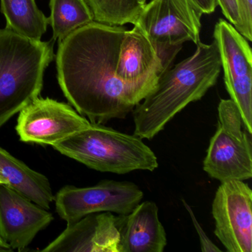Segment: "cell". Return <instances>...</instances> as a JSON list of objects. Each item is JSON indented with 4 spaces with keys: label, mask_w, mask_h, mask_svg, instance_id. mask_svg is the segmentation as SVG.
Listing matches in <instances>:
<instances>
[{
    "label": "cell",
    "mask_w": 252,
    "mask_h": 252,
    "mask_svg": "<svg viewBox=\"0 0 252 252\" xmlns=\"http://www.w3.org/2000/svg\"><path fill=\"white\" fill-rule=\"evenodd\" d=\"M124 26L94 21L60 42L57 78L64 96L92 124L125 119L156 85L129 83L116 74Z\"/></svg>",
    "instance_id": "6da1fadb"
},
{
    "label": "cell",
    "mask_w": 252,
    "mask_h": 252,
    "mask_svg": "<svg viewBox=\"0 0 252 252\" xmlns=\"http://www.w3.org/2000/svg\"><path fill=\"white\" fill-rule=\"evenodd\" d=\"M49 25L53 38L61 42L77 29L94 21L86 0H50Z\"/></svg>",
    "instance_id": "e0dca14e"
},
{
    "label": "cell",
    "mask_w": 252,
    "mask_h": 252,
    "mask_svg": "<svg viewBox=\"0 0 252 252\" xmlns=\"http://www.w3.org/2000/svg\"><path fill=\"white\" fill-rule=\"evenodd\" d=\"M0 184L49 210L55 200L48 178L0 147Z\"/></svg>",
    "instance_id": "9a60e30c"
},
{
    "label": "cell",
    "mask_w": 252,
    "mask_h": 252,
    "mask_svg": "<svg viewBox=\"0 0 252 252\" xmlns=\"http://www.w3.org/2000/svg\"><path fill=\"white\" fill-rule=\"evenodd\" d=\"M6 28L33 40H41L49 25L48 17L39 9L35 0H0Z\"/></svg>",
    "instance_id": "2e32d148"
},
{
    "label": "cell",
    "mask_w": 252,
    "mask_h": 252,
    "mask_svg": "<svg viewBox=\"0 0 252 252\" xmlns=\"http://www.w3.org/2000/svg\"><path fill=\"white\" fill-rule=\"evenodd\" d=\"M12 249L4 241L3 239L0 236V252H12Z\"/></svg>",
    "instance_id": "603a6c76"
},
{
    "label": "cell",
    "mask_w": 252,
    "mask_h": 252,
    "mask_svg": "<svg viewBox=\"0 0 252 252\" xmlns=\"http://www.w3.org/2000/svg\"><path fill=\"white\" fill-rule=\"evenodd\" d=\"M230 99L239 109L243 124L252 134V52L247 39L225 20L214 29Z\"/></svg>",
    "instance_id": "ba28073f"
},
{
    "label": "cell",
    "mask_w": 252,
    "mask_h": 252,
    "mask_svg": "<svg viewBox=\"0 0 252 252\" xmlns=\"http://www.w3.org/2000/svg\"><path fill=\"white\" fill-rule=\"evenodd\" d=\"M143 197L144 192L134 183L104 180L92 187L65 186L54 200L57 213L70 225L90 214L127 215Z\"/></svg>",
    "instance_id": "52a82bcc"
},
{
    "label": "cell",
    "mask_w": 252,
    "mask_h": 252,
    "mask_svg": "<svg viewBox=\"0 0 252 252\" xmlns=\"http://www.w3.org/2000/svg\"><path fill=\"white\" fill-rule=\"evenodd\" d=\"M164 72L161 60L147 36L135 26L126 30L116 63L117 77L129 83L156 85Z\"/></svg>",
    "instance_id": "4fadbf2b"
},
{
    "label": "cell",
    "mask_w": 252,
    "mask_h": 252,
    "mask_svg": "<svg viewBox=\"0 0 252 252\" xmlns=\"http://www.w3.org/2000/svg\"><path fill=\"white\" fill-rule=\"evenodd\" d=\"M52 147L99 172L123 175L135 170L153 172L158 167L157 156L141 138L102 124L91 123Z\"/></svg>",
    "instance_id": "277c9868"
},
{
    "label": "cell",
    "mask_w": 252,
    "mask_h": 252,
    "mask_svg": "<svg viewBox=\"0 0 252 252\" xmlns=\"http://www.w3.org/2000/svg\"><path fill=\"white\" fill-rule=\"evenodd\" d=\"M53 220L48 210L0 184V236L13 251L26 249Z\"/></svg>",
    "instance_id": "8fae6325"
},
{
    "label": "cell",
    "mask_w": 252,
    "mask_h": 252,
    "mask_svg": "<svg viewBox=\"0 0 252 252\" xmlns=\"http://www.w3.org/2000/svg\"><path fill=\"white\" fill-rule=\"evenodd\" d=\"M222 14L237 31L240 28V16L237 0H217Z\"/></svg>",
    "instance_id": "ffe728a7"
},
{
    "label": "cell",
    "mask_w": 252,
    "mask_h": 252,
    "mask_svg": "<svg viewBox=\"0 0 252 252\" xmlns=\"http://www.w3.org/2000/svg\"><path fill=\"white\" fill-rule=\"evenodd\" d=\"M120 252H163L167 244L166 231L155 202L140 203L127 215H118Z\"/></svg>",
    "instance_id": "5bb4252c"
},
{
    "label": "cell",
    "mask_w": 252,
    "mask_h": 252,
    "mask_svg": "<svg viewBox=\"0 0 252 252\" xmlns=\"http://www.w3.org/2000/svg\"><path fill=\"white\" fill-rule=\"evenodd\" d=\"M201 11L191 0H149L133 26L151 41L165 71L186 42H200Z\"/></svg>",
    "instance_id": "5b68a950"
},
{
    "label": "cell",
    "mask_w": 252,
    "mask_h": 252,
    "mask_svg": "<svg viewBox=\"0 0 252 252\" xmlns=\"http://www.w3.org/2000/svg\"><path fill=\"white\" fill-rule=\"evenodd\" d=\"M42 252H120L117 218L111 212L90 214L67 228Z\"/></svg>",
    "instance_id": "7c38bea8"
},
{
    "label": "cell",
    "mask_w": 252,
    "mask_h": 252,
    "mask_svg": "<svg viewBox=\"0 0 252 252\" xmlns=\"http://www.w3.org/2000/svg\"><path fill=\"white\" fill-rule=\"evenodd\" d=\"M182 202L184 203V206H185L187 210L188 211L189 213L190 216H191V220H192L193 224H194V227H195L196 231L198 234L199 237H200V247H201V250L204 252H221L220 249L219 248L217 247L216 245L214 244L210 239L207 237L205 231H203L201 225H200L198 222H197V219H196L195 215H194V212H193L192 209H191L188 203L182 199Z\"/></svg>",
    "instance_id": "44dd1931"
},
{
    "label": "cell",
    "mask_w": 252,
    "mask_h": 252,
    "mask_svg": "<svg viewBox=\"0 0 252 252\" xmlns=\"http://www.w3.org/2000/svg\"><path fill=\"white\" fill-rule=\"evenodd\" d=\"M194 5L201 11L203 14H211L214 13L218 5L217 0H191Z\"/></svg>",
    "instance_id": "7402d4cb"
},
{
    "label": "cell",
    "mask_w": 252,
    "mask_h": 252,
    "mask_svg": "<svg viewBox=\"0 0 252 252\" xmlns=\"http://www.w3.org/2000/svg\"><path fill=\"white\" fill-rule=\"evenodd\" d=\"M90 125L71 106L38 97L20 112L16 129L22 141L54 146Z\"/></svg>",
    "instance_id": "30bf717a"
},
{
    "label": "cell",
    "mask_w": 252,
    "mask_h": 252,
    "mask_svg": "<svg viewBox=\"0 0 252 252\" xmlns=\"http://www.w3.org/2000/svg\"><path fill=\"white\" fill-rule=\"evenodd\" d=\"M252 191L244 181L221 182L212 206L215 236L229 252H252Z\"/></svg>",
    "instance_id": "9c48e42d"
},
{
    "label": "cell",
    "mask_w": 252,
    "mask_h": 252,
    "mask_svg": "<svg viewBox=\"0 0 252 252\" xmlns=\"http://www.w3.org/2000/svg\"><path fill=\"white\" fill-rule=\"evenodd\" d=\"M216 132L209 141L203 170L220 182L252 177V133L232 100L221 99Z\"/></svg>",
    "instance_id": "8992f818"
},
{
    "label": "cell",
    "mask_w": 252,
    "mask_h": 252,
    "mask_svg": "<svg viewBox=\"0 0 252 252\" xmlns=\"http://www.w3.org/2000/svg\"><path fill=\"white\" fill-rule=\"evenodd\" d=\"M54 58L49 42L0 30V127L39 97Z\"/></svg>",
    "instance_id": "3957f363"
},
{
    "label": "cell",
    "mask_w": 252,
    "mask_h": 252,
    "mask_svg": "<svg viewBox=\"0 0 252 252\" xmlns=\"http://www.w3.org/2000/svg\"><path fill=\"white\" fill-rule=\"evenodd\" d=\"M240 10V24L238 32L247 39L252 41V0H237Z\"/></svg>",
    "instance_id": "d6986e66"
},
{
    "label": "cell",
    "mask_w": 252,
    "mask_h": 252,
    "mask_svg": "<svg viewBox=\"0 0 252 252\" xmlns=\"http://www.w3.org/2000/svg\"><path fill=\"white\" fill-rule=\"evenodd\" d=\"M192 55L160 76L156 88L132 110L134 135L151 140L190 103L201 99L221 70L216 42H197Z\"/></svg>",
    "instance_id": "7a4b0ae2"
},
{
    "label": "cell",
    "mask_w": 252,
    "mask_h": 252,
    "mask_svg": "<svg viewBox=\"0 0 252 252\" xmlns=\"http://www.w3.org/2000/svg\"><path fill=\"white\" fill-rule=\"evenodd\" d=\"M94 21L109 26L133 25L149 0H86Z\"/></svg>",
    "instance_id": "ac0fdd59"
}]
</instances>
